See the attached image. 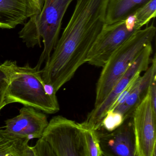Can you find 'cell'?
Wrapping results in <instances>:
<instances>
[{
	"instance_id": "cell-1",
	"label": "cell",
	"mask_w": 156,
	"mask_h": 156,
	"mask_svg": "<svg viewBox=\"0 0 156 156\" xmlns=\"http://www.w3.org/2000/svg\"><path fill=\"white\" fill-rule=\"evenodd\" d=\"M73 15L41 70L46 84L55 93L87 62L88 53L105 23L108 0H76Z\"/></svg>"
},
{
	"instance_id": "cell-2",
	"label": "cell",
	"mask_w": 156,
	"mask_h": 156,
	"mask_svg": "<svg viewBox=\"0 0 156 156\" xmlns=\"http://www.w3.org/2000/svg\"><path fill=\"white\" fill-rule=\"evenodd\" d=\"M74 0H44L38 14L30 18L19 32V37L28 48L36 45L44 49L35 67L41 70L51 56L59 39L62 21L69 5Z\"/></svg>"
},
{
	"instance_id": "cell-3",
	"label": "cell",
	"mask_w": 156,
	"mask_h": 156,
	"mask_svg": "<svg viewBox=\"0 0 156 156\" xmlns=\"http://www.w3.org/2000/svg\"><path fill=\"white\" fill-rule=\"evenodd\" d=\"M6 103L7 105L20 103L48 114H55L60 110L52 87L44 82L41 70L29 64L16 67L8 87Z\"/></svg>"
},
{
	"instance_id": "cell-4",
	"label": "cell",
	"mask_w": 156,
	"mask_h": 156,
	"mask_svg": "<svg viewBox=\"0 0 156 156\" xmlns=\"http://www.w3.org/2000/svg\"><path fill=\"white\" fill-rule=\"evenodd\" d=\"M156 31L153 24L139 30L111 55L102 67L97 83L94 108L104 101L141 51L148 44H151Z\"/></svg>"
},
{
	"instance_id": "cell-5",
	"label": "cell",
	"mask_w": 156,
	"mask_h": 156,
	"mask_svg": "<svg viewBox=\"0 0 156 156\" xmlns=\"http://www.w3.org/2000/svg\"><path fill=\"white\" fill-rule=\"evenodd\" d=\"M140 30L134 14L118 22L105 23L88 53L87 63L103 67L113 53Z\"/></svg>"
},
{
	"instance_id": "cell-6",
	"label": "cell",
	"mask_w": 156,
	"mask_h": 156,
	"mask_svg": "<svg viewBox=\"0 0 156 156\" xmlns=\"http://www.w3.org/2000/svg\"><path fill=\"white\" fill-rule=\"evenodd\" d=\"M56 156H83L80 123L61 115L53 117L42 136Z\"/></svg>"
},
{
	"instance_id": "cell-7",
	"label": "cell",
	"mask_w": 156,
	"mask_h": 156,
	"mask_svg": "<svg viewBox=\"0 0 156 156\" xmlns=\"http://www.w3.org/2000/svg\"><path fill=\"white\" fill-rule=\"evenodd\" d=\"M152 47L151 44L146 46L125 73L117 81L108 95L98 106L89 113L84 123L97 130L100 128L101 121L115 102L120 94L142 72H145L151 62Z\"/></svg>"
},
{
	"instance_id": "cell-8",
	"label": "cell",
	"mask_w": 156,
	"mask_h": 156,
	"mask_svg": "<svg viewBox=\"0 0 156 156\" xmlns=\"http://www.w3.org/2000/svg\"><path fill=\"white\" fill-rule=\"evenodd\" d=\"M136 156H156V114L148 92L132 113Z\"/></svg>"
},
{
	"instance_id": "cell-9",
	"label": "cell",
	"mask_w": 156,
	"mask_h": 156,
	"mask_svg": "<svg viewBox=\"0 0 156 156\" xmlns=\"http://www.w3.org/2000/svg\"><path fill=\"white\" fill-rule=\"evenodd\" d=\"M104 156H136L135 133L132 117L111 132L97 129Z\"/></svg>"
},
{
	"instance_id": "cell-10",
	"label": "cell",
	"mask_w": 156,
	"mask_h": 156,
	"mask_svg": "<svg viewBox=\"0 0 156 156\" xmlns=\"http://www.w3.org/2000/svg\"><path fill=\"white\" fill-rule=\"evenodd\" d=\"M5 129L30 139L41 137L49 123L44 112L28 106H24L20 109L19 115L5 120Z\"/></svg>"
},
{
	"instance_id": "cell-11",
	"label": "cell",
	"mask_w": 156,
	"mask_h": 156,
	"mask_svg": "<svg viewBox=\"0 0 156 156\" xmlns=\"http://www.w3.org/2000/svg\"><path fill=\"white\" fill-rule=\"evenodd\" d=\"M41 10L38 0H0V28L14 29Z\"/></svg>"
},
{
	"instance_id": "cell-12",
	"label": "cell",
	"mask_w": 156,
	"mask_h": 156,
	"mask_svg": "<svg viewBox=\"0 0 156 156\" xmlns=\"http://www.w3.org/2000/svg\"><path fill=\"white\" fill-rule=\"evenodd\" d=\"M156 76V58L155 55L151 60V65L142 76H140L138 77L125 102L109 110L121 114L125 120L131 117L135 108L147 95L151 83Z\"/></svg>"
},
{
	"instance_id": "cell-13",
	"label": "cell",
	"mask_w": 156,
	"mask_h": 156,
	"mask_svg": "<svg viewBox=\"0 0 156 156\" xmlns=\"http://www.w3.org/2000/svg\"><path fill=\"white\" fill-rule=\"evenodd\" d=\"M30 140L21 136L6 129H0V156H34Z\"/></svg>"
},
{
	"instance_id": "cell-14",
	"label": "cell",
	"mask_w": 156,
	"mask_h": 156,
	"mask_svg": "<svg viewBox=\"0 0 156 156\" xmlns=\"http://www.w3.org/2000/svg\"><path fill=\"white\" fill-rule=\"evenodd\" d=\"M151 0H108L105 23H115L134 14Z\"/></svg>"
},
{
	"instance_id": "cell-15",
	"label": "cell",
	"mask_w": 156,
	"mask_h": 156,
	"mask_svg": "<svg viewBox=\"0 0 156 156\" xmlns=\"http://www.w3.org/2000/svg\"><path fill=\"white\" fill-rule=\"evenodd\" d=\"M80 124L83 156H104L96 130L84 122Z\"/></svg>"
},
{
	"instance_id": "cell-16",
	"label": "cell",
	"mask_w": 156,
	"mask_h": 156,
	"mask_svg": "<svg viewBox=\"0 0 156 156\" xmlns=\"http://www.w3.org/2000/svg\"><path fill=\"white\" fill-rule=\"evenodd\" d=\"M16 61H5L0 65V111L5 106L6 95L12 76L17 67Z\"/></svg>"
},
{
	"instance_id": "cell-17",
	"label": "cell",
	"mask_w": 156,
	"mask_h": 156,
	"mask_svg": "<svg viewBox=\"0 0 156 156\" xmlns=\"http://www.w3.org/2000/svg\"><path fill=\"white\" fill-rule=\"evenodd\" d=\"M134 14L137 24L141 29L156 17V0H151Z\"/></svg>"
},
{
	"instance_id": "cell-18",
	"label": "cell",
	"mask_w": 156,
	"mask_h": 156,
	"mask_svg": "<svg viewBox=\"0 0 156 156\" xmlns=\"http://www.w3.org/2000/svg\"><path fill=\"white\" fill-rule=\"evenodd\" d=\"M125 121L121 114L109 110L102 119L99 129L103 128L106 131L111 132L117 128Z\"/></svg>"
},
{
	"instance_id": "cell-19",
	"label": "cell",
	"mask_w": 156,
	"mask_h": 156,
	"mask_svg": "<svg viewBox=\"0 0 156 156\" xmlns=\"http://www.w3.org/2000/svg\"><path fill=\"white\" fill-rule=\"evenodd\" d=\"M34 156H55L51 145L43 138L38 139L35 146L31 147Z\"/></svg>"
},
{
	"instance_id": "cell-20",
	"label": "cell",
	"mask_w": 156,
	"mask_h": 156,
	"mask_svg": "<svg viewBox=\"0 0 156 156\" xmlns=\"http://www.w3.org/2000/svg\"><path fill=\"white\" fill-rule=\"evenodd\" d=\"M149 95L154 113L156 114V76L151 83L148 89Z\"/></svg>"
},
{
	"instance_id": "cell-21",
	"label": "cell",
	"mask_w": 156,
	"mask_h": 156,
	"mask_svg": "<svg viewBox=\"0 0 156 156\" xmlns=\"http://www.w3.org/2000/svg\"><path fill=\"white\" fill-rule=\"evenodd\" d=\"M39 1V3H40V6H41V8H42L43 6L44 3V0H38Z\"/></svg>"
}]
</instances>
